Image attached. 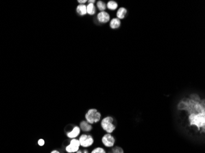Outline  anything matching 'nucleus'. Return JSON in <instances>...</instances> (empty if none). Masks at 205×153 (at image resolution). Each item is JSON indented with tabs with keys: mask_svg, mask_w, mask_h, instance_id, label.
<instances>
[{
	"mask_svg": "<svg viewBox=\"0 0 205 153\" xmlns=\"http://www.w3.org/2000/svg\"><path fill=\"white\" fill-rule=\"evenodd\" d=\"M191 114L189 116L190 124L195 126L200 130L201 128L204 129L205 124V112L204 109H194L189 111Z\"/></svg>",
	"mask_w": 205,
	"mask_h": 153,
	"instance_id": "f257e3e1",
	"label": "nucleus"
},
{
	"mask_svg": "<svg viewBox=\"0 0 205 153\" xmlns=\"http://www.w3.org/2000/svg\"><path fill=\"white\" fill-rule=\"evenodd\" d=\"M86 121L89 124H93L97 123L101 120V115L96 108H91L89 109L85 115Z\"/></svg>",
	"mask_w": 205,
	"mask_h": 153,
	"instance_id": "f03ea898",
	"label": "nucleus"
},
{
	"mask_svg": "<svg viewBox=\"0 0 205 153\" xmlns=\"http://www.w3.org/2000/svg\"><path fill=\"white\" fill-rule=\"evenodd\" d=\"M102 129L108 134H112L116 129V126L114 124V119L111 116L104 118L101 122Z\"/></svg>",
	"mask_w": 205,
	"mask_h": 153,
	"instance_id": "7ed1b4c3",
	"label": "nucleus"
},
{
	"mask_svg": "<svg viewBox=\"0 0 205 153\" xmlns=\"http://www.w3.org/2000/svg\"><path fill=\"white\" fill-rule=\"evenodd\" d=\"M80 145L84 148H87L93 145L94 139L92 135L87 134H82L79 138Z\"/></svg>",
	"mask_w": 205,
	"mask_h": 153,
	"instance_id": "20e7f679",
	"label": "nucleus"
},
{
	"mask_svg": "<svg viewBox=\"0 0 205 153\" xmlns=\"http://www.w3.org/2000/svg\"><path fill=\"white\" fill-rule=\"evenodd\" d=\"M80 143L78 139H73L69 141V143L65 147V151L68 153H76L80 150Z\"/></svg>",
	"mask_w": 205,
	"mask_h": 153,
	"instance_id": "39448f33",
	"label": "nucleus"
},
{
	"mask_svg": "<svg viewBox=\"0 0 205 153\" xmlns=\"http://www.w3.org/2000/svg\"><path fill=\"white\" fill-rule=\"evenodd\" d=\"M101 142L105 147L111 148L114 146L115 143H116V139H115L114 136L111 135V134H108V133H106L102 137Z\"/></svg>",
	"mask_w": 205,
	"mask_h": 153,
	"instance_id": "423d86ee",
	"label": "nucleus"
},
{
	"mask_svg": "<svg viewBox=\"0 0 205 153\" xmlns=\"http://www.w3.org/2000/svg\"><path fill=\"white\" fill-rule=\"evenodd\" d=\"M80 133H81V129L79 126H74L73 128V130L68 132L67 135L68 138L71 139H76V138L79 135Z\"/></svg>",
	"mask_w": 205,
	"mask_h": 153,
	"instance_id": "0eeeda50",
	"label": "nucleus"
},
{
	"mask_svg": "<svg viewBox=\"0 0 205 153\" xmlns=\"http://www.w3.org/2000/svg\"><path fill=\"white\" fill-rule=\"evenodd\" d=\"M97 18L99 22L107 23L109 21L110 16L108 12L105 11H102L98 14Z\"/></svg>",
	"mask_w": 205,
	"mask_h": 153,
	"instance_id": "6e6552de",
	"label": "nucleus"
},
{
	"mask_svg": "<svg viewBox=\"0 0 205 153\" xmlns=\"http://www.w3.org/2000/svg\"><path fill=\"white\" fill-rule=\"evenodd\" d=\"M80 129L85 132H88L91 131L92 129V126L91 124H89L86 121H82L80 122Z\"/></svg>",
	"mask_w": 205,
	"mask_h": 153,
	"instance_id": "1a4fd4ad",
	"label": "nucleus"
},
{
	"mask_svg": "<svg viewBox=\"0 0 205 153\" xmlns=\"http://www.w3.org/2000/svg\"><path fill=\"white\" fill-rule=\"evenodd\" d=\"M77 12L80 16H85L87 12V6L85 4H80L77 7Z\"/></svg>",
	"mask_w": 205,
	"mask_h": 153,
	"instance_id": "9d476101",
	"label": "nucleus"
},
{
	"mask_svg": "<svg viewBox=\"0 0 205 153\" xmlns=\"http://www.w3.org/2000/svg\"><path fill=\"white\" fill-rule=\"evenodd\" d=\"M127 12V10L125 7H120L117 12V18L120 19H123L125 17V15Z\"/></svg>",
	"mask_w": 205,
	"mask_h": 153,
	"instance_id": "9b49d317",
	"label": "nucleus"
},
{
	"mask_svg": "<svg viewBox=\"0 0 205 153\" xmlns=\"http://www.w3.org/2000/svg\"><path fill=\"white\" fill-rule=\"evenodd\" d=\"M121 20L117 18H113L110 22V27L112 29H117L121 26Z\"/></svg>",
	"mask_w": 205,
	"mask_h": 153,
	"instance_id": "f8f14e48",
	"label": "nucleus"
},
{
	"mask_svg": "<svg viewBox=\"0 0 205 153\" xmlns=\"http://www.w3.org/2000/svg\"><path fill=\"white\" fill-rule=\"evenodd\" d=\"M107 153H124V150L121 146H113L111 148Z\"/></svg>",
	"mask_w": 205,
	"mask_h": 153,
	"instance_id": "ddd939ff",
	"label": "nucleus"
},
{
	"mask_svg": "<svg viewBox=\"0 0 205 153\" xmlns=\"http://www.w3.org/2000/svg\"><path fill=\"white\" fill-rule=\"evenodd\" d=\"M87 12L89 15H94L96 12V9L95 7L94 4L92 3H89L87 6Z\"/></svg>",
	"mask_w": 205,
	"mask_h": 153,
	"instance_id": "4468645a",
	"label": "nucleus"
},
{
	"mask_svg": "<svg viewBox=\"0 0 205 153\" xmlns=\"http://www.w3.org/2000/svg\"><path fill=\"white\" fill-rule=\"evenodd\" d=\"M107 7L110 10L114 11L118 7V4L114 1H110L107 4Z\"/></svg>",
	"mask_w": 205,
	"mask_h": 153,
	"instance_id": "2eb2a0df",
	"label": "nucleus"
},
{
	"mask_svg": "<svg viewBox=\"0 0 205 153\" xmlns=\"http://www.w3.org/2000/svg\"><path fill=\"white\" fill-rule=\"evenodd\" d=\"M97 7L101 12L104 11L106 8V4L101 1H99L97 2Z\"/></svg>",
	"mask_w": 205,
	"mask_h": 153,
	"instance_id": "dca6fc26",
	"label": "nucleus"
},
{
	"mask_svg": "<svg viewBox=\"0 0 205 153\" xmlns=\"http://www.w3.org/2000/svg\"><path fill=\"white\" fill-rule=\"evenodd\" d=\"M91 153H107V152L102 147H97L92 150Z\"/></svg>",
	"mask_w": 205,
	"mask_h": 153,
	"instance_id": "f3484780",
	"label": "nucleus"
},
{
	"mask_svg": "<svg viewBox=\"0 0 205 153\" xmlns=\"http://www.w3.org/2000/svg\"><path fill=\"white\" fill-rule=\"evenodd\" d=\"M38 143L39 146H44V144H45V141H44L43 139H39V140H38Z\"/></svg>",
	"mask_w": 205,
	"mask_h": 153,
	"instance_id": "a211bd4d",
	"label": "nucleus"
},
{
	"mask_svg": "<svg viewBox=\"0 0 205 153\" xmlns=\"http://www.w3.org/2000/svg\"><path fill=\"white\" fill-rule=\"evenodd\" d=\"M76 153H89V152H88V151L87 150L84 149V150H79Z\"/></svg>",
	"mask_w": 205,
	"mask_h": 153,
	"instance_id": "6ab92c4d",
	"label": "nucleus"
},
{
	"mask_svg": "<svg viewBox=\"0 0 205 153\" xmlns=\"http://www.w3.org/2000/svg\"><path fill=\"white\" fill-rule=\"evenodd\" d=\"M51 153H61L58 150H52Z\"/></svg>",
	"mask_w": 205,
	"mask_h": 153,
	"instance_id": "aec40b11",
	"label": "nucleus"
},
{
	"mask_svg": "<svg viewBox=\"0 0 205 153\" xmlns=\"http://www.w3.org/2000/svg\"><path fill=\"white\" fill-rule=\"evenodd\" d=\"M87 1H86V0H84V1H78V3H81V4H84V3H86Z\"/></svg>",
	"mask_w": 205,
	"mask_h": 153,
	"instance_id": "412c9836",
	"label": "nucleus"
},
{
	"mask_svg": "<svg viewBox=\"0 0 205 153\" xmlns=\"http://www.w3.org/2000/svg\"><path fill=\"white\" fill-rule=\"evenodd\" d=\"M88 2H89V3L93 4L95 2V1H94V0H93V1H88Z\"/></svg>",
	"mask_w": 205,
	"mask_h": 153,
	"instance_id": "4be33fe9",
	"label": "nucleus"
}]
</instances>
